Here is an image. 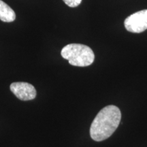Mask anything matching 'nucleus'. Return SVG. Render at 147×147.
Returning <instances> with one entry per match:
<instances>
[{"label": "nucleus", "mask_w": 147, "mask_h": 147, "mask_svg": "<svg viewBox=\"0 0 147 147\" xmlns=\"http://www.w3.org/2000/svg\"><path fill=\"white\" fill-rule=\"evenodd\" d=\"M16 19L14 11L3 1L0 0V20L3 22L10 23Z\"/></svg>", "instance_id": "39448f33"}, {"label": "nucleus", "mask_w": 147, "mask_h": 147, "mask_svg": "<svg viewBox=\"0 0 147 147\" xmlns=\"http://www.w3.org/2000/svg\"><path fill=\"white\" fill-rule=\"evenodd\" d=\"M10 89L17 98L23 101L34 100L36 96V89L28 82H13L10 84Z\"/></svg>", "instance_id": "20e7f679"}, {"label": "nucleus", "mask_w": 147, "mask_h": 147, "mask_svg": "<svg viewBox=\"0 0 147 147\" xmlns=\"http://www.w3.org/2000/svg\"><path fill=\"white\" fill-rule=\"evenodd\" d=\"M62 57L71 65L87 67L93 63L95 55L91 48L81 44H69L62 49Z\"/></svg>", "instance_id": "f03ea898"}, {"label": "nucleus", "mask_w": 147, "mask_h": 147, "mask_svg": "<svg viewBox=\"0 0 147 147\" xmlns=\"http://www.w3.org/2000/svg\"><path fill=\"white\" fill-rule=\"evenodd\" d=\"M64 3L71 8L78 6L82 2V0H63Z\"/></svg>", "instance_id": "423d86ee"}, {"label": "nucleus", "mask_w": 147, "mask_h": 147, "mask_svg": "<svg viewBox=\"0 0 147 147\" xmlns=\"http://www.w3.org/2000/svg\"><path fill=\"white\" fill-rule=\"evenodd\" d=\"M121 110L117 106H107L97 113L90 127V136L93 140L101 142L113 135L120 124Z\"/></svg>", "instance_id": "f257e3e1"}, {"label": "nucleus", "mask_w": 147, "mask_h": 147, "mask_svg": "<svg viewBox=\"0 0 147 147\" xmlns=\"http://www.w3.org/2000/svg\"><path fill=\"white\" fill-rule=\"evenodd\" d=\"M125 29L131 33H141L147 29V10L138 11L125 18Z\"/></svg>", "instance_id": "7ed1b4c3"}]
</instances>
